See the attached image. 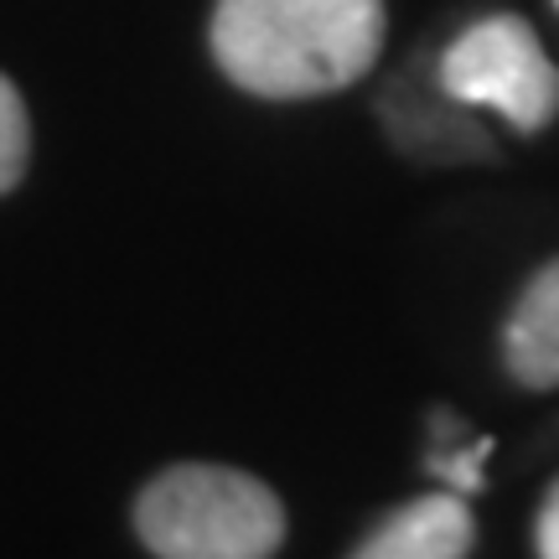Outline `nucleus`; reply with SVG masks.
I'll return each mask as SVG.
<instances>
[{
  "label": "nucleus",
  "instance_id": "nucleus-1",
  "mask_svg": "<svg viewBox=\"0 0 559 559\" xmlns=\"http://www.w3.org/2000/svg\"><path fill=\"white\" fill-rule=\"evenodd\" d=\"M383 26V0H218L207 41L243 94L317 99L379 62Z\"/></svg>",
  "mask_w": 559,
  "mask_h": 559
},
{
  "label": "nucleus",
  "instance_id": "nucleus-2",
  "mask_svg": "<svg viewBox=\"0 0 559 559\" xmlns=\"http://www.w3.org/2000/svg\"><path fill=\"white\" fill-rule=\"evenodd\" d=\"M135 534L156 559H275L285 508L254 472L181 461L145 481Z\"/></svg>",
  "mask_w": 559,
  "mask_h": 559
},
{
  "label": "nucleus",
  "instance_id": "nucleus-3",
  "mask_svg": "<svg viewBox=\"0 0 559 559\" xmlns=\"http://www.w3.org/2000/svg\"><path fill=\"white\" fill-rule=\"evenodd\" d=\"M440 88L466 109H498L502 120L534 135L559 115V68L539 32L523 16H481L436 62Z\"/></svg>",
  "mask_w": 559,
  "mask_h": 559
},
{
  "label": "nucleus",
  "instance_id": "nucleus-4",
  "mask_svg": "<svg viewBox=\"0 0 559 559\" xmlns=\"http://www.w3.org/2000/svg\"><path fill=\"white\" fill-rule=\"evenodd\" d=\"M379 120L404 156L430 160V166H456V160L492 156V140L481 135V124L472 120L466 104L440 88L436 68H430V79L409 68V73H400V79L389 83L379 99Z\"/></svg>",
  "mask_w": 559,
  "mask_h": 559
},
{
  "label": "nucleus",
  "instance_id": "nucleus-5",
  "mask_svg": "<svg viewBox=\"0 0 559 559\" xmlns=\"http://www.w3.org/2000/svg\"><path fill=\"white\" fill-rule=\"evenodd\" d=\"M472 539L477 528L461 492H430L394 508L347 559H466Z\"/></svg>",
  "mask_w": 559,
  "mask_h": 559
},
{
  "label": "nucleus",
  "instance_id": "nucleus-6",
  "mask_svg": "<svg viewBox=\"0 0 559 559\" xmlns=\"http://www.w3.org/2000/svg\"><path fill=\"white\" fill-rule=\"evenodd\" d=\"M502 362L523 389H559V260L539 264L502 326Z\"/></svg>",
  "mask_w": 559,
  "mask_h": 559
},
{
  "label": "nucleus",
  "instance_id": "nucleus-7",
  "mask_svg": "<svg viewBox=\"0 0 559 559\" xmlns=\"http://www.w3.org/2000/svg\"><path fill=\"white\" fill-rule=\"evenodd\" d=\"M26 160H32V120H26L16 83L0 73V198L26 177Z\"/></svg>",
  "mask_w": 559,
  "mask_h": 559
},
{
  "label": "nucleus",
  "instance_id": "nucleus-8",
  "mask_svg": "<svg viewBox=\"0 0 559 559\" xmlns=\"http://www.w3.org/2000/svg\"><path fill=\"white\" fill-rule=\"evenodd\" d=\"M487 451H492V436L472 440V445H461V451H456V440L451 436H440V445L430 451V472L445 477L451 492H477L481 487V456H487Z\"/></svg>",
  "mask_w": 559,
  "mask_h": 559
},
{
  "label": "nucleus",
  "instance_id": "nucleus-9",
  "mask_svg": "<svg viewBox=\"0 0 559 559\" xmlns=\"http://www.w3.org/2000/svg\"><path fill=\"white\" fill-rule=\"evenodd\" d=\"M534 549H539V559H559V477H555V487H549L544 502H539V519H534Z\"/></svg>",
  "mask_w": 559,
  "mask_h": 559
}]
</instances>
